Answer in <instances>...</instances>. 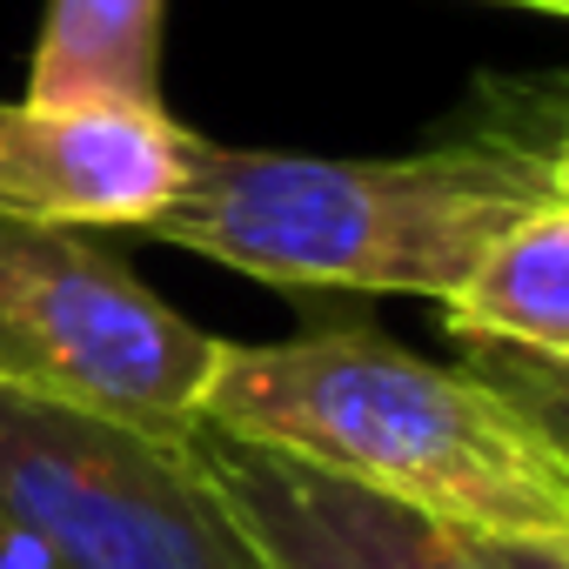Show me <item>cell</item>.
Listing matches in <instances>:
<instances>
[{"mask_svg":"<svg viewBox=\"0 0 569 569\" xmlns=\"http://www.w3.org/2000/svg\"><path fill=\"white\" fill-rule=\"evenodd\" d=\"M194 168L168 108L0 101V214L41 228H148Z\"/></svg>","mask_w":569,"mask_h":569,"instance_id":"8992f818","label":"cell"},{"mask_svg":"<svg viewBox=\"0 0 569 569\" xmlns=\"http://www.w3.org/2000/svg\"><path fill=\"white\" fill-rule=\"evenodd\" d=\"M21 101L161 108V0H54Z\"/></svg>","mask_w":569,"mask_h":569,"instance_id":"ba28073f","label":"cell"},{"mask_svg":"<svg viewBox=\"0 0 569 569\" xmlns=\"http://www.w3.org/2000/svg\"><path fill=\"white\" fill-rule=\"evenodd\" d=\"M516 8H536V14H562L569 0H516Z\"/></svg>","mask_w":569,"mask_h":569,"instance_id":"9c48e42d","label":"cell"},{"mask_svg":"<svg viewBox=\"0 0 569 569\" xmlns=\"http://www.w3.org/2000/svg\"><path fill=\"white\" fill-rule=\"evenodd\" d=\"M569 194L556 121L476 128L389 161L221 148L194 134L188 188L148 234L274 289L442 302L529 208Z\"/></svg>","mask_w":569,"mask_h":569,"instance_id":"6da1fadb","label":"cell"},{"mask_svg":"<svg viewBox=\"0 0 569 569\" xmlns=\"http://www.w3.org/2000/svg\"><path fill=\"white\" fill-rule=\"evenodd\" d=\"M188 442L261 569H502L496 536H469L302 456L241 442L214 422H194Z\"/></svg>","mask_w":569,"mask_h":569,"instance_id":"5b68a950","label":"cell"},{"mask_svg":"<svg viewBox=\"0 0 569 569\" xmlns=\"http://www.w3.org/2000/svg\"><path fill=\"white\" fill-rule=\"evenodd\" d=\"M442 316L469 342H502L542 369L569 362V194L529 208L496 248L442 296Z\"/></svg>","mask_w":569,"mask_h":569,"instance_id":"52a82bcc","label":"cell"},{"mask_svg":"<svg viewBox=\"0 0 569 569\" xmlns=\"http://www.w3.org/2000/svg\"><path fill=\"white\" fill-rule=\"evenodd\" d=\"M221 342L81 228L0 214V389L188 436Z\"/></svg>","mask_w":569,"mask_h":569,"instance_id":"277c9868","label":"cell"},{"mask_svg":"<svg viewBox=\"0 0 569 569\" xmlns=\"http://www.w3.org/2000/svg\"><path fill=\"white\" fill-rule=\"evenodd\" d=\"M201 422L469 536L569 542V456L556 422L529 396L422 362L376 329L221 342Z\"/></svg>","mask_w":569,"mask_h":569,"instance_id":"7a4b0ae2","label":"cell"},{"mask_svg":"<svg viewBox=\"0 0 569 569\" xmlns=\"http://www.w3.org/2000/svg\"><path fill=\"white\" fill-rule=\"evenodd\" d=\"M0 569H261L188 436L0 389Z\"/></svg>","mask_w":569,"mask_h":569,"instance_id":"3957f363","label":"cell"}]
</instances>
